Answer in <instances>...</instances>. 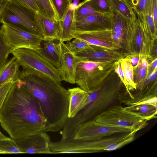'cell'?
<instances>
[{
  "label": "cell",
  "mask_w": 157,
  "mask_h": 157,
  "mask_svg": "<svg viewBox=\"0 0 157 157\" xmlns=\"http://www.w3.org/2000/svg\"><path fill=\"white\" fill-rule=\"evenodd\" d=\"M46 123L37 99L14 83L0 110L3 129L16 140L45 131Z\"/></svg>",
  "instance_id": "1"
},
{
  "label": "cell",
  "mask_w": 157,
  "mask_h": 157,
  "mask_svg": "<svg viewBox=\"0 0 157 157\" xmlns=\"http://www.w3.org/2000/svg\"><path fill=\"white\" fill-rule=\"evenodd\" d=\"M17 82L38 100L46 120L45 131L56 132L62 130L69 118L68 90L43 74L22 70Z\"/></svg>",
  "instance_id": "2"
},
{
  "label": "cell",
  "mask_w": 157,
  "mask_h": 157,
  "mask_svg": "<svg viewBox=\"0 0 157 157\" xmlns=\"http://www.w3.org/2000/svg\"><path fill=\"white\" fill-rule=\"evenodd\" d=\"M121 94L119 86L104 83L94 91L89 93L86 104L75 116L77 121L83 124L94 120L95 117L120 101Z\"/></svg>",
  "instance_id": "3"
},
{
  "label": "cell",
  "mask_w": 157,
  "mask_h": 157,
  "mask_svg": "<svg viewBox=\"0 0 157 157\" xmlns=\"http://www.w3.org/2000/svg\"><path fill=\"white\" fill-rule=\"evenodd\" d=\"M117 62L88 60L81 62L76 69L75 83L88 93L94 91L104 83L114 71Z\"/></svg>",
  "instance_id": "4"
},
{
  "label": "cell",
  "mask_w": 157,
  "mask_h": 157,
  "mask_svg": "<svg viewBox=\"0 0 157 157\" xmlns=\"http://www.w3.org/2000/svg\"><path fill=\"white\" fill-rule=\"evenodd\" d=\"M0 22L1 31L13 50L27 48L37 52L41 48L43 40L41 35L2 19Z\"/></svg>",
  "instance_id": "5"
},
{
  "label": "cell",
  "mask_w": 157,
  "mask_h": 157,
  "mask_svg": "<svg viewBox=\"0 0 157 157\" xmlns=\"http://www.w3.org/2000/svg\"><path fill=\"white\" fill-rule=\"evenodd\" d=\"M11 54L18 60L23 70L36 71L55 81H62L58 69L36 51L19 48L14 50Z\"/></svg>",
  "instance_id": "6"
},
{
  "label": "cell",
  "mask_w": 157,
  "mask_h": 157,
  "mask_svg": "<svg viewBox=\"0 0 157 157\" xmlns=\"http://www.w3.org/2000/svg\"><path fill=\"white\" fill-rule=\"evenodd\" d=\"M97 121L107 125L134 129L146 123L147 121L127 110L125 107L116 104L110 107L94 119Z\"/></svg>",
  "instance_id": "7"
},
{
  "label": "cell",
  "mask_w": 157,
  "mask_h": 157,
  "mask_svg": "<svg viewBox=\"0 0 157 157\" xmlns=\"http://www.w3.org/2000/svg\"><path fill=\"white\" fill-rule=\"evenodd\" d=\"M37 13L10 2L1 19L42 36L38 26Z\"/></svg>",
  "instance_id": "8"
},
{
  "label": "cell",
  "mask_w": 157,
  "mask_h": 157,
  "mask_svg": "<svg viewBox=\"0 0 157 157\" xmlns=\"http://www.w3.org/2000/svg\"><path fill=\"white\" fill-rule=\"evenodd\" d=\"M133 130L126 127L107 125L94 120L79 128L74 138L96 140L115 134L129 132Z\"/></svg>",
  "instance_id": "9"
},
{
  "label": "cell",
  "mask_w": 157,
  "mask_h": 157,
  "mask_svg": "<svg viewBox=\"0 0 157 157\" xmlns=\"http://www.w3.org/2000/svg\"><path fill=\"white\" fill-rule=\"evenodd\" d=\"M76 38L90 45L118 50L122 48L113 40L111 29L91 31L75 30L72 35Z\"/></svg>",
  "instance_id": "10"
},
{
  "label": "cell",
  "mask_w": 157,
  "mask_h": 157,
  "mask_svg": "<svg viewBox=\"0 0 157 157\" xmlns=\"http://www.w3.org/2000/svg\"><path fill=\"white\" fill-rule=\"evenodd\" d=\"M15 141L22 153L52 154L48 146L50 138L46 132H41Z\"/></svg>",
  "instance_id": "11"
},
{
  "label": "cell",
  "mask_w": 157,
  "mask_h": 157,
  "mask_svg": "<svg viewBox=\"0 0 157 157\" xmlns=\"http://www.w3.org/2000/svg\"><path fill=\"white\" fill-rule=\"evenodd\" d=\"M112 17V38L117 44L122 48L125 39L133 32L136 27V15L132 18H128L118 12L113 11Z\"/></svg>",
  "instance_id": "12"
},
{
  "label": "cell",
  "mask_w": 157,
  "mask_h": 157,
  "mask_svg": "<svg viewBox=\"0 0 157 157\" xmlns=\"http://www.w3.org/2000/svg\"><path fill=\"white\" fill-rule=\"evenodd\" d=\"M85 61L71 51L64 42L61 44V64L57 69L62 81L75 83V77L77 67L79 63Z\"/></svg>",
  "instance_id": "13"
},
{
  "label": "cell",
  "mask_w": 157,
  "mask_h": 157,
  "mask_svg": "<svg viewBox=\"0 0 157 157\" xmlns=\"http://www.w3.org/2000/svg\"><path fill=\"white\" fill-rule=\"evenodd\" d=\"M76 55L85 60L96 62L117 61L122 58L118 50L91 45Z\"/></svg>",
  "instance_id": "14"
},
{
  "label": "cell",
  "mask_w": 157,
  "mask_h": 157,
  "mask_svg": "<svg viewBox=\"0 0 157 157\" xmlns=\"http://www.w3.org/2000/svg\"><path fill=\"white\" fill-rule=\"evenodd\" d=\"M112 15L97 13L85 18L75 21V31H91L111 29Z\"/></svg>",
  "instance_id": "15"
},
{
  "label": "cell",
  "mask_w": 157,
  "mask_h": 157,
  "mask_svg": "<svg viewBox=\"0 0 157 157\" xmlns=\"http://www.w3.org/2000/svg\"><path fill=\"white\" fill-rule=\"evenodd\" d=\"M38 26L43 40H58L60 31V21L44 17L37 13Z\"/></svg>",
  "instance_id": "16"
},
{
  "label": "cell",
  "mask_w": 157,
  "mask_h": 157,
  "mask_svg": "<svg viewBox=\"0 0 157 157\" xmlns=\"http://www.w3.org/2000/svg\"><path fill=\"white\" fill-rule=\"evenodd\" d=\"M43 41V46L36 52L58 69L61 64V43L58 40Z\"/></svg>",
  "instance_id": "17"
},
{
  "label": "cell",
  "mask_w": 157,
  "mask_h": 157,
  "mask_svg": "<svg viewBox=\"0 0 157 157\" xmlns=\"http://www.w3.org/2000/svg\"><path fill=\"white\" fill-rule=\"evenodd\" d=\"M69 95L68 117H73L85 106L89 93L79 87L68 89Z\"/></svg>",
  "instance_id": "18"
},
{
  "label": "cell",
  "mask_w": 157,
  "mask_h": 157,
  "mask_svg": "<svg viewBox=\"0 0 157 157\" xmlns=\"http://www.w3.org/2000/svg\"><path fill=\"white\" fill-rule=\"evenodd\" d=\"M20 66L18 60L13 56L0 67V87L6 83L20 80Z\"/></svg>",
  "instance_id": "19"
},
{
  "label": "cell",
  "mask_w": 157,
  "mask_h": 157,
  "mask_svg": "<svg viewBox=\"0 0 157 157\" xmlns=\"http://www.w3.org/2000/svg\"><path fill=\"white\" fill-rule=\"evenodd\" d=\"M75 9L70 7L63 20L60 21V31L58 40L60 43L71 41L74 38Z\"/></svg>",
  "instance_id": "20"
},
{
  "label": "cell",
  "mask_w": 157,
  "mask_h": 157,
  "mask_svg": "<svg viewBox=\"0 0 157 157\" xmlns=\"http://www.w3.org/2000/svg\"><path fill=\"white\" fill-rule=\"evenodd\" d=\"M157 103L154 102H146L124 107L127 110L147 121L157 118Z\"/></svg>",
  "instance_id": "21"
},
{
  "label": "cell",
  "mask_w": 157,
  "mask_h": 157,
  "mask_svg": "<svg viewBox=\"0 0 157 157\" xmlns=\"http://www.w3.org/2000/svg\"><path fill=\"white\" fill-rule=\"evenodd\" d=\"M112 11H116L128 18H132L136 15L127 0H109Z\"/></svg>",
  "instance_id": "22"
},
{
  "label": "cell",
  "mask_w": 157,
  "mask_h": 157,
  "mask_svg": "<svg viewBox=\"0 0 157 157\" xmlns=\"http://www.w3.org/2000/svg\"><path fill=\"white\" fill-rule=\"evenodd\" d=\"M121 60L124 74L127 94L130 90L136 89L133 80L134 70L128 59L122 58Z\"/></svg>",
  "instance_id": "23"
},
{
  "label": "cell",
  "mask_w": 157,
  "mask_h": 157,
  "mask_svg": "<svg viewBox=\"0 0 157 157\" xmlns=\"http://www.w3.org/2000/svg\"><path fill=\"white\" fill-rule=\"evenodd\" d=\"M81 3L87 4L97 12L112 14V10L109 0H84Z\"/></svg>",
  "instance_id": "24"
},
{
  "label": "cell",
  "mask_w": 157,
  "mask_h": 157,
  "mask_svg": "<svg viewBox=\"0 0 157 157\" xmlns=\"http://www.w3.org/2000/svg\"><path fill=\"white\" fill-rule=\"evenodd\" d=\"M59 20H63L72 0H49Z\"/></svg>",
  "instance_id": "25"
},
{
  "label": "cell",
  "mask_w": 157,
  "mask_h": 157,
  "mask_svg": "<svg viewBox=\"0 0 157 157\" xmlns=\"http://www.w3.org/2000/svg\"><path fill=\"white\" fill-rule=\"evenodd\" d=\"M39 13L46 17L59 20L49 0H36Z\"/></svg>",
  "instance_id": "26"
},
{
  "label": "cell",
  "mask_w": 157,
  "mask_h": 157,
  "mask_svg": "<svg viewBox=\"0 0 157 157\" xmlns=\"http://www.w3.org/2000/svg\"><path fill=\"white\" fill-rule=\"evenodd\" d=\"M13 51L0 30V67L8 60L9 55Z\"/></svg>",
  "instance_id": "27"
},
{
  "label": "cell",
  "mask_w": 157,
  "mask_h": 157,
  "mask_svg": "<svg viewBox=\"0 0 157 157\" xmlns=\"http://www.w3.org/2000/svg\"><path fill=\"white\" fill-rule=\"evenodd\" d=\"M22 153L15 140L10 138L0 139V154Z\"/></svg>",
  "instance_id": "28"
},
{
  "label": "cell",
  "mask_w": 157,
  "mask_h": 157,
  "mask_svg": "<svg viewBox=\"0 0 157 157\" xmlns=\"http://www.w3.org/2000/svg\"><path fill=\"white\" fill-rule=\"evenodd\" d=\"M97 12L85 3H80L75 9L74 12L75 21L82 20Z\"/></svg>",
  "instance_id": "29"
},
{
  "label": "cell",
  "mask_w": 157,
  "mask_h": 157,
  "mask_svg": "<svg viewBox=\"0 0 157 157\" xmlns=\"http://www.w3.org/2000/svg\"><path fill=\"white\" fill-rule=\"evenodd\" d=\"M135 13L145 16L151 4V0H129L128 1Z\"/></svg>",
  "instance_id": "30"
},
{
  "label": "cell",
  "mask_w": 157,
  "mask_h": 157,
  "mask_svg": "<svg viewBox=\"0 0 157 157\" xmlns=\"http://www.w3.org/2000/svg\"><path fill=\"white\" fill-rule=\"evenodd\" d=\"M142 16L144 18L147 28L150 36L155 39L156 38L157 28L155 26L151 10V4L145 15Z\"/></svg>",
  "instance_id": "31"
},
{
  "label": "cell",
  "mask_w": 157,
  "mask_h": 157,
  "mask_svg": "<svg viewBox=\"0 0 157 157\" xmlns=\"http://www.w3.org/2000/svg\"><path fill=\"white\" fill-rule=\"evenodd\" d=\"M65 43L68 48L75 54L79 52L90 45L87 43L79 39L75 38L71 41L66 42Z\"/></svg>",
  "instance_id": "32"
},
{
  "label": "cell",
  "mask_w": 157,
  "mask_h": 157,
  "mask_svg": "<svg viewBox=\"0 0 157 157\" xmlns=\"http://www.w3.org/2000/svg\"><path fill=\"white\" fill-rule=\"evenodd\" d=\"M10 2L39 13L36 0H10Z\"/></svg>",
  "instance_id": "33"
},
{
  "label": "cell",
  "mask_w": 157,
  "mask_h": 157,
  "mask_svg": "<svg viewBox=\"0 0 157 157\" xmlns=\"http://www.w3.org/2000/svg\"><path fill=\"white\" fill-rule=\"evenodd\" d=\"M14 83L11 82L6 83L0 87V110Z\"/></svg>",
  "instance_id": "34"
},
{
  "label": "cell",
  "mask_w": 157,
  "mask_h": 157,
  "mask_svg": "<svg viewBox=\"0 0 157 157\" xmlns=\"http://www.w3.org/2000/svg\"><path fill=\"white\" fill-rule=\"evenodd\" d=\"M114 71L120 78L121 81L125 86V80L121 60L117 62Z\"/></svg>",
  "instance_id": "35"
},
{
  "label": "cell",
  "mask_w": 157,
  "mask_h": 157,
  "mask_svg": "<svg viewBox=\"0 0 157 157\" xmlns=\"http://www.w3.org/2000/svg\"><path fill=\"white\" fill-rule=\"evenodd\" d=\"M151 10L155 25L157 28V0H151Z\"/></svg>",
  "instance_id": "36"
},
{
  "label": "cell",
  "mask_w": 157,
  "mask_h": 157,
  "mask_svg": "<svg viewBox=\"0 0 157 157\" xmlns=\"http://www.w3.org/2000/svg\"><path fill=\"white\" fill-rule=\"evenodd\" d=\"M9 2L10 0H0V24L4 13Z\"/></svg>",
  "instance_id": "37"
},
{
  "label": "cell",
  "mask_w": 157,
  "mask_h": 157,
  "mask_svg": "<svg viewBox=\"0 0 157 157\" xmlns=\"http://www.w3.org/2000/svg\"><path fill=\"white\" fill-rule=\"evenodd\" d=\"M134 70L137 66L140 60V56L134 55L131 56L129 59Z\"/></svg>",
  "instance_id": "38"
},
{
  "label": "cell",
  "mask_w": 157,
  "mask_h": 157,
  "mask_svg": "<svg viewBox=\"0 0 157 157\" xmlns=\"http://www.w3.org/2000/svg\"><path fill=\"white\" fill-rule=\"evenodd\" d=\"M157 77V69L151 72L148 77L149 81H152L155 79Z\"/></svg>",
  "instance_id": "39"
},
{
  "label": "cell",
  "mask_w": 157,
  "mask_h": 157,
  "mask_svg": "<svg viewBox=\"0 0 157 157\" xmlns=\"http://www.w3.org/2000/svg\"><path fill=\"white\" fill-rule=\"evenodd\" d=\"M157 58H156L152 64V71H151V72L152 71L155 70L157 69Z\"/></svg>",
  "instance_id": "40"
},
{
  "label": "cell",
  "mask_w": 157,
  "mask_h": 157,
  "mask_svg": "<svg viewBox=\"0 0 157 157\" xmlns=\"http://www.w3.org/2000/svg\"><path fill=\"white\" fill-rule=\"evenodd\" d=\"M8 137L3 135L0 131V139H5Z\"/></svg>",
  "instance_id": "41"
},
{
  "label": "cell",
  "mask_w": 157,
  "mask_h": 157,
  "mask_svg": "<svg viewBox=\"0 0 157 157\" xmlns=\"http://www.w3.org/2000/svg\"><path fill=\"white\" fill-rule=\"evenodd\" d=\"M127 0L128 1V0Z\"/></svg>",
  "instance_id": "42"
}]
</instances>
